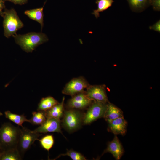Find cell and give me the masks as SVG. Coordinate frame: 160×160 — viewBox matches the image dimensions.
Segmentation results:
<instances>
[{
	"label": "cell",
	"instance_id": "obj_1",
	"mask_svg": "<svg viewBox=\"0 0 160 160\" xmlns=\"http://www.w3.org/2000/svg\"><path fill=\"white\" fill-rule=\"evenodd\" d=\"M16 43L27 52H31L38 46L47 42L48 38L42 33L31 32L13 36Z\"/></svg>",
	"mask_w": 160,
	"mask_h": 160
},
{
	"label": "cell",
	"instance_id": "obj_2",
	"mask_svg": "<svg viewBox=\"0 0 160 160\" xmlns=\"http://www.w3.org/2000/svg\"><path fill=\"white\" fill-rule=\"evenodd\" d=\"M20 130L10 123H4L2 125L0 128V143L2 150L17 148Z\"/></svg>",
	"mask_w": 160,
	"mask_h": 160
},
{
	"label": "cell",
	"instance_id": "obj_3",
	"mask_svg": "<svg viewBox=\"0 0 160 160\" xmlns=\"http://www.w3.org/2000/svg\"><path fill=\"white\" fill-rule=\"evenodd\" d=\"M2 16L3 18L4 34L7 38L16 34L17 31L23 26V22L13 9H5Z\"/></svg>",
	"mask_w": 160,
	"mask_h": 160
},
{
	"label": "cell",
	"instance_id": "obj_4",
	"mask_svg": "<svg viewBox=\"0 0 160 160\" xmlns=\"http://www.w3.org/2000/svg\"><path fill=\"white\" fill-rule=\"evenodd\" d=\"M41 135L31 131L27 128L22 127L20 133L17 148L22 155L28 150L38 140Z\"/></svg>",
	"mask_w": 160,
	"mask_h": 160
},
{
	"label": "cell",
	"instance_id": "obj_5",
	"mask_svg": "<svg viewBox=\"0 0 160 160\" xmlns=\"http://www.w3.org/2000/svg\"><path fill=\"white\" fill-rule=\"evenodd\" d=\"M108 103L94 101L84 115L83 119L84 124H89L98 119L103 117Z\"/></svg>",
	"mask_w": 160,
	"mask_h": 160
},
{
	"label": "cell",
	"instance_id": "obj_6",
	"mask_svg": "<svg viewBox=\"0 0 160 160\" xmlns=\"http://www.w3.org/2000/svg\"><path fill=\"white\" fill-rule=\"evenodd\" d=\"M89 85L87 81L82 77L74 78L66 84L62 92L63 94L73 97L83 92Z\"/></svg>",
	"mask_w": 160,
	"mask_h": 160
},
{
	"label": "cell",
	"instance_id": "obj_7",
	"mask_svg": "<svg viewBox=\"0 0 160 160\" xmlns=\"http://www.w3.org/2000/svg\"><path fill=\"white\" fill-rule=\"evenodd\" d=\"M81 119V114L79 112L75 110H70L65 112L63 124L67 130L72 131L79 127Z\"/></svg>",
	"mask_w": 160,
	"mask_h": 160
},
{
	"label": "cell",
	"instance_id": "obj_8",
	"mask_svg": "<svg viewBox=\"0 0 160 160\" xmlns=\"http://www.w3.org/2000/svg\"><path fill=\"white\" fill-rule=\"evenodd\" d=\"M85 92L90 100L105 103L109 102L104 85H89Z\"/></svg>",
	"mask_w": 160,
	"mask_h": 160
},
{
	"label": "cell",
	"instance_id": "obj_9",
	"mask_svg": "<svg viewBox=\"0 0 160 160\" xmlns=\"http://www.w3.org/2000/svg\"><path fill=\"white\" fill-rule=\"evenodd\" d=\"M60 119L48 118L45 122L33 131L37 133L57 132L62 133Z\"/></svg>",
	"mask_w": 160,
	"mask_h": 160
},
{
	"label": "cell",
	"instance_id": "obj_10",
	"mask_svg": "<svg viewBox=\"0 0 160 160\" xmlns=\"http://www.w3.org/2000/svg\"><path fill=\"white\" fill-rule=\"evenodd\" d=\"M124 149L117 136L115 135L113 140L108 143L107 148L103 153H111L116 160H119L124 153Z\"/></svg>",
	"mask_w": 160,
	"mask_h": 160
},
{
	"label": "cell",
	"instance_id": "obj_11",
	"mask_svg": "<svg viewBox=\"0 0 160 160\" xmlns=\"http://www.w3.org/2000/svg\"><path fill=\"white\" fill-rule=\"evenodd\" d=\"M108 123L109 130L115 135H124L126 133L127 123L124 117L116 119Z\"/></svg>",
	"mask_w": 160,
	"mask_h": 160
},
{
	"label": "cell",
	"instance_id": "obj_12",
	"mask_svg": "<svg viewBox=\"0 0 160 160\" xmlns=\"http://www.w3.org/2000/svg\"><path fill=\"white\" fill-rule=\"evenodd\" d=\"M124 117L123 112L122 110L114 104L108 103L107 108L104 118L108 122L116 119Z\"/></svg>",
	"mask_w": 160,
	"mask_h": 160
},
{
	"label": "cell",
	"instance_id": "obj_13",
	"mask_svg": "<svg viewBox=\"0 0 160 160\" xmlns=\"http://www.w3.org/2000/svg\"><path fill=\"white\" fill-rule=\"evenodd\" d=\"M21 159V155L17 147L4 149L0 151V160Z\"/></svg>",
	"mask_w": 160,
	"mask_h": 160
},
{
	"label": "cell",
	"instance_id": "obj_14",
	"mask_svg": "<svg viewBox=\"0 0 160 160\" xmlns=\"http://www.w3.org/2000/svg\"><path fill=\"white\" fill-rule=\"evenodd\" d=\"M65 97H63L62 102L55 105L51 108L45 111L47 118H53L60 119L63 114V104Z\"/></svg>",
	"mask_w": 160,
	"mask_h": 160
},
{
	"label": "cell",
	"instance_id": "obj_15",
	"mask_svg": "<svg viewBox=\"0 0 160 160\" xmlns=\"http://www.w3.org/2000/svg\"><path fill=\"white\" fill-rule=\"evenodd\" d=\"M43 7L25 11L24 13L30 18L39 23L41 25V30L44 25Z\"/></svg>",
	"mask_w": 160,
	"mask_h": 160
},
{
	"label": "cell",
	"instance_id": "obj_16",
	"mask_svg": "<svg viewBox=\"0 0 160 160\" xmlns=\"http://www.w3.org/2000/svg\"><path fill=\"white\" fill-rule=\"evenodd\" d=\"M58 103L53 97L49 96L42 98L39 103L37 110L46 111Z\"/></svg>",
	"mask_w": 160,
	"mask_h": 160
},
{
	"label": "cell",
	"instance_id": "obj_17",
	"mask_svg": "<svg viewBox=\"0 0 160 160\" xmlns=\"http://www.w3.org/2000/svg\"><path fill=\"white\" fill-rule=\"evenodd\" d=\"M114 2L113 0H96L95 3L97 4V9L93 10L92 14L97 18L100 17V12L107 9L112 5Z\"/></svg>",
	"mask_w": 160,
	"mask_h": 160
},
{
	"label": "cell",
	"instance_id": "obj_18",
	"mask_svg": "<svg viewBox=\"0 0 160 160\" xmlns=\"http://www.w3.org/2000/svg\"><path fill=\"white\" fill-rule=\"evenodd\" d=\"M133 11L141 12L149 5L148 0H127Z\"/></svg>",
	"mask_w": 160,
	"mask_h": 160
},
{
	"label": "cell",
	"instance_id": "obj_19",
	"mask_svg": "<svg viewBox=\"0 0 160 160\" xmlns=\"http://www.w3.org/2000/svg\"><path fill=\"white\" fill-rule=\"evenodd\" d=\"M4 114L6 118L23 127V124L25 122H29V120L27 119L24 114L19 115L12 113L9 111H6Z\"/></svg>",
	"mask_w": 160,
	"mask_h": 160
},
{
	"label": "cell",
	"instance_id": "obj_20",
	"mask_svg": "<svg viewBox=\"0 0 160 160\" xmlns=\"http://www.w3.org/2000/svg\"><path fill=\"white\" fill-rule=\"evenodd\" d=\"M32 116L29 120V122L34 125H41L46 120L45 111H38L33 112Z\"/></svg>",
	"mask_w": 160,
	"mask_h": 160
},
{
	"label": "cell",
	"instance_id": "obj_21",
	"mask_svg": "<svg viewBox=\"0 0 160 160\" xmlns=\"http://www.w3.org/2000/svg\"><path fill=\"white\" fill-rule=\"evenodd\" d=\"M41 146L44 149L49 151L54 144V137L52 135H46L40 139H38Z\"/></svg>",
	"mask_w": 160,
	"mask_h": 160
},
{
	"label": "cell",
	"instance_id": "obj_22",
	"mask_svg": "<svg viewBox=\"0 0 160 160\" xmlns=\"http://www.w3.org/2000/svg\"><path fill=\"white\" fill-rule=\"evenodd\" d=\"M65 156H69L73 160H86L84 156L81 153L72 150H68L66 153L60 154L59 157Z\"/></svg>",
	"mask_w": 160,
	"mask_h": 160
},
{
	"label": "cell",
	"instance_id": "obj_23",
	"mask_svg": "<svg viewBox=\"0 0 160 160\" xmlns=\"http://www.w3.org/2000/svg\"><path fill=\"white\" fill-rule=\"evenodd\" d=\"M92 101L83 103H77L70 100H69L68 105L69 107L72 108L82 109L91 104Z\"/></svg>",
	"mask_w": 160,
	"mask_h": 160
},
{
	"label": "cell",
	"instance_id": "obj_24",
	"mask_svg": "<svg viewBox=\"0 0 160 160\" xmlns=\"http://www.w3.org/2000/svg\"><path fill=\"white\" fill-rule=\"evenodd\" d=\"M149 5L153 6L155 11H159L160 10V0H148Z\"/></svg>",
	"mask_w": 160,
	"mask_h": 160
},
{
	"label": "cell",
	"instance_id": "obj_25",
	"mask_svg": "<svg viewBox=\"0 0 160 160\" xmlns=\"http://www.w3.org/2000/svg\"><path fill=\"white\" fill-rule=\"evenodd\" d=\"M150 30H152L159 33L160 32V20L158 21L155 24L149 27Z\"/></svg>",
	"mask_w": 160,
	"mask_h": 160
},
{
	"label": "cell",
	"instance_id": "obj_26",
	"mask_svg": "<svg viewBox=\"0 0 160 160\" xmlns=\"http://www.w3.org/2000/svg\"><path fill=\"white\" fill-rule=\"evenodd\" d=\"M15 4L22 5L25 3L28 0H7Z\"/></svg>",
	"mask_w": 160,
	"mask_h": 160
},
{
	"label": "cell",
	"instance_id": "obj_27",
	"mask_svg": "<svg viewBox=\"0 0 160 160\" xmlns=\"http://www.w3.org/2000/svg\"><path fill=\"white\" fill-rule=\"evenodd\" d=\"M4 1L3 0H0V15L1 16L5 10H4L5 7Z\"/></svg>",
	"mask_w": 160,
	"mask_h": 160
},
{
	"label": "cell",
	"instance_id": "obj_28",
	"mask_svg": "<svg viewBox=\"0 0 160 160\" xmlns=\"http://www.w3.org/2000/svg\"><path fill=\"white\" fill-rule=\"evenodd\" d=\"M2 150V148L0 143V151H1Z\"/></svg>",
	"mask_w": 160,
	"mask_h": 160
},
{
	"label": "cell",
	"instance_id": "obj_29",
	"mask_svg": "<svg viewBox=\"0 0 160 160\" xmlns=\"http://www.w3.org/2000/svg\"><path fill=\"white\" fill-rule=\"evenodd\" d=\"M2 115V113L0 112V116Z\"/></svg>",
	"mask_w": 160,
	"mask_h": 160
},
{
	"label": "cell",
	"instance_id": "obj_30",
	"mask_svg": "<svg viewBox=\"0 0 160 160\" xmlns=\"http://www.w3.org/2000/svg\"></svg>",
	"mask_w": 160,
	"mask_h": 160
}]
</instances>
